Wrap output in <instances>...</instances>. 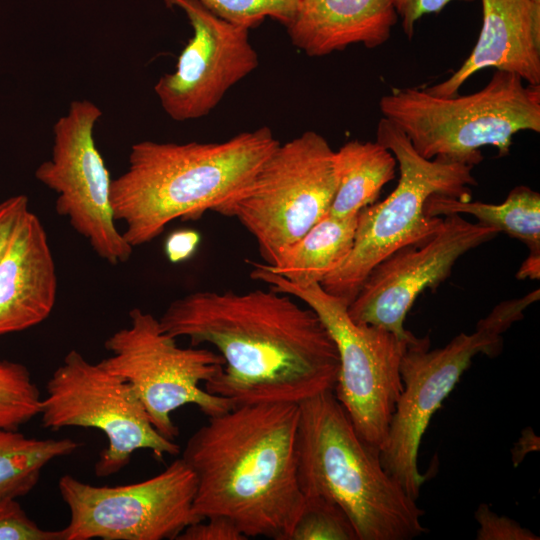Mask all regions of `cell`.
<instances>
[{
	"label": "cell",
	"mask_w": 540,
	"mask_h": 540,
	"mask_svg": "<svg viewBox=\"0 0 540 540\" xmlns=\"http://www.w3.org/2000/svg\"><path fill=\"white\" fill-rule=\"evenodd\" d=\"M79 446L71 438H31L0 429V500L31 492L51 461L71 455Z\"/></svg>",
	"instance_id": "22"
},
{
	"label": "cell",
	"mask_w": 540,
	"mask_h": 540,
	"mask_svg": "<svg viewBox=\"0 0 540 540\" xmlns=\"http://www.w3.org/2000/svg\"><path fill=\"white\" fill-rule=\"evenodd\" d=\"M425 212L430 217L473 215L477 223L526 244L529 255L540 256V195L527 186L513 188L501 204L432 195L426 201Z\"/></svg>",
	"instance_id": "21"
},
{
	"label": "cell",
	"mask_w": 540,
	"mask_h": 540,
	"mask_svg": "<svg viewBox=\"0 0 540 540\" xmlns=\"http://www.w3.org/2000/svg\"><path fill=\"white\" fill-rule=\"evenodd\" d=\"M298 403L240 405L212 417L181 458L196 477L194 513L231 520L247 537L288 540L304 495L298 480Z\"/></svg>",
	"instance_id": "2"
},
{
	"label": "cell",
	"mask_w": 540,
	"mask_h": 540,
	"mask_svg": "<svg viewBox=\"0 0 540 540\" xmlns=\"http://www.w3.org/2000/svg\"><path fill=\"white\" fill-rule=\"evenodd\" d=\"M28 197L11 196L0 202V256L21 217L29 210Z\"/></svg>",
	"instance_id": "30"
},
{
	"label": "cell",
	"mask_w": 540,
	"mask_h": 540,
	"mask_svg": "<svg viewBox=\"0 0 540 540\" xmlns=\"http://www.w3.org/2000/svg\"><path fill=\"white\" fill-rule=\"evenodd\" d=\"M482 27L470 55L448 79L426 88L449 97L476 72L495 68L540 85V9L530 0H481Z\"/></svg>",
	"instance_id": "16"
},
{
	"label": "cell",
	"mask_w": 540,
	"mask_h": 540,
	"mask_svg": "<svg viewBox=\"0 0 540 540\" xmlns=\"http://www.w3.org/2000/svg\"><path fill=\"white\" fill-rule=\"evenodd\" d=\"M334 159L337 188L328 211L333 217L357 215L395 177L396 158L377 141H349L335 151Z\"/></svg>",
	"instance_id": "20"
},
{
	"label": "cell",
	"mask_w": 540,
	"mask_h": 540,
	"mask_svg": "<svg viewBox=\"0 0 540 540\" xmlns=\"http://www.w3.org/2000/svg\"><path fill=\"white\" fill-rule=\"evenodd\" d=\"M288 540H358L344 510L322 496H304Z\"/></svg>",
	"instance_id": "24"
},
{
	"label": "cell",
	"mask_w": 540,
	"mask_h": 540,
	"mask_svg": "<svg viewBox=\"0 0 540 540\" xmlns=\"http://www.w3.org/2000/svg\"><path fill=\"white\" fill-rule=\"evenodd\" d=\"M539 297L536 289L521 298L499 303L478 321L474 332L461 333L442 348L429 350L427 337L407 344L400 363L403 390L380 459L385 470L413 499H418L425 481L418 469V452L432 416L476 355L494 357L501 352L502 334L522 319L525 309Z\"/></svg>",
	"instance_id": "7"
},
{
	"label": "cell",
	"mask_w": 540,
	"mask_h": 540,
	"mask_svg": "<svg viewBox=\"0 0 540 540\" xmlns=\"http://www.w3.org/2000/svg\"><path fill=\"white\" fill-rule=\"evenodd\" d=\"M475 519L478 540H538L539 537L515 520L495 513L487 504H479Z\"/></svg>",
	"instance_id": "27"
},
{
	"label": "cell",
	"mask_w": 540,
	"mask_h": 540,
	"mask_svg": "<svg viewBox=\"0 0 540 540\" xmlns=\"http://www.w3.org/2000/svg\"><path fill=\"white\" fill-rule=\"evenodd\" d=\"M538 9H540V0H530Z\"/></svg>",
	"instance_id": "33"
},
{
	"label": "cell",
	"mask_w": 540,
	"mask_h": 540,
	"mask_svg": "<svg viewBox=\"0 0 540 540\" xmlns=\"http://www.w3.org/2000/svg\"><path fill=\"white\" fill-rule=\"evenodd\" d=\"M42 398L29 369L18 362L0 361V429L18 430L40 415Z\"/></svg>",
	"instance_id": "23"
},
{
	"label": "cell",
	"mask_w": 540,
	"mask_h": 540,
	"mask_svg": "<svg viewBox=\"0 0 540 540\" xmlns=\"http://www.w3.org/2000/svg\"><path fill=\"white\" fill-rule=\"evenodd\" d=\"M298 480L304 496L338 504L358 540H411L427 532L424 510L357 433L334 390L298 403Z\"/></svg>",
	"instance_id": "4"
},
{
	"label": "cell",
	"mask_w": 540,
	"mask_h": 540,
	"mask_svg": "<svg viewBox=\"0 0 540 540\" xmlns=\"http://www.w3.org/2000/svg\"><path fill=\"white\" fill-rule=\"evenodd\" d=\"M221 19L247 29L272 18L286 28L292 22L299 0H197Z\"/></svg>",
	"instance_id": "25"
},
{
	"label": "cell",
	"mask_w": 540,
	"mask_h": 540,
	"mask_svg": "<svg viewBox=\"0 0 540 540\" xmlns=\"http://www.w3.org/2000/svg\"><path fill=\"white\" fill-rule=\"evenodd\" d=\"M396 10L404 33L408 38H412L415 25L418 20L428 14L440 13L448 4L453 1H474V0H391Z\"/></svg>",
	"instance_id": "29"
},
{
	"label": "cell",
	"mask_w": 540,
	"mask_h": 540,
	"mask_svg": "<svg viewBox=\"0 0 540 540\" xmlns=\"http://www.w3.org/2000/svg\"><path fill=\"white\" fill-rule=\"evenodd\" d=\"M46 391L39 415L45 428H94L106 436L95 464L98 477L121 471L137 450H150L158 459L180 453V446L154 427L128 381L76 350L54 370Z\"/></svg>",
	"instance_id": "11"
},
{
	"label": "cell",
	"mask_w": 540,
	"mask_h": 540,
	"mask_svg": "<svg viewBox=\"0 0 540 540\" xmlns=\"http://www.w3.org/2000/svg\"><path fill=\"white\" fill-rule=\"evenodd\" d=\"M58 489L70 512L64 540H176L202 520L193 510L196 477L181 457L140 482L96 486L66 474Z\"/></svg>",
	"instance_id": "12"
},
{
	"label": "cell",
	"mask_w": 540,
	"mask_h": 540,
	"mask_svg": "<svg viewBox=\"0 0 540 540\" xmlns=\"http://www.w3.org/2000/svg\"><path fill=\"white\" fill-rule=\"evenodd\" d=\"M376 141L396 158L400 171L397 186L385 200L358 213L349 255L320 283L327 293L348 305L379 262L404 246L423 244L437 233L443 218L426 214L429 197L443 195L469 201L471 186L477 185L473 166L422 157L402 130L384 117L378 122Z\"/></svg>",
	"instance_id": "6"
},
{
	"label": "cell",
	"mask_w": 540,
	"mask_h": 540,
	"mask_svg": "<svg viewBox=\"0 0 540 540\" xmlns=\"http://www.w3.org/2000/svg\"><path fill=\"white\" fill-rule=\"evenodd\" d=\"M252 279L270 289L296 297L319 316L337 347L340 370L334 393L360 437L379 449L385 445L390 420L403 390L400 363L407 344L394 333L355 323L348 304L327 293L319 283L300 287L248 261Z\"/></svg>",
	"instance_id": "9"
},
{
	"label": "cell",
	"mask_w": 540,
	"mask_h": 540,
	"mask_svg": "<svg viewBox=\"0 0 540 540\" xmlns=\"http://www.w3.org/2000/svg\"><path fill=\"white\" fill-rule=\"evenodd\" d=\"M398 19L391 0H299L286 30L293 46L321 57L354 44L376 48Z\"/></svg>",
	"instance_id": "18"
},
{
	"label": "cell",
	"mask_w": 540,
	"mask_h": 540,
	"mask_svg": "<svg viewBox=\"0 0 540 540\" xmlns=\"http://www.w3.org/2000/svg\"><path fill=\"white\" fill-rule=\"evenodd\" d=\"M379 107L422 157L470 166L482 161L484 146L505 156L515 134L540 132V85L503 70L472 94L442 97L426 89L394 88Z\"/></svg>",
	"instance_id": "5"
},
{
	"label": "cell",
	"mask_w": 540,
	"mask_h": 540,
	"mask_svg": "<svg viewBox=\"0 0 540 540\" xmlns=\"http://www.w3.org/2000/svg\"><path fill=\"white\" fill-rule=\"evenodd\" d=\"M516 277L518 279H539L540 256L528 255V257L522 263Z\"/></svg>",
	"instance_id": "32"
},
{
	"label": "cell",
	"mask_w": 540,
	"mask_h": 540,
	"mask_svg": "<svg viewBox=\"0 0 540 540\" xmlns=\"http://www.w3.org/2000/svg\"><path fill=\"white\" fill-rule=\"evenodd\" d=\"M0 540H64L62 529L41 528L22 508L17 498L0 500Z\"/></svg>",
	"instance_id": "26"
},
{
	"label": "cell",
	"mask_w": 540,
	"mask_h": 540,
	"mask_svg": "<svg viewBox=\"0 0 540 540\" xmlns=\"http://www.w3.org/2000/svg\"><path fill=\"white\" fill-rule=\"evenodd\" d=\"M199 243V235L193 230H178L171 233L165 242V253L172 263L188 259Z\"/></svg>",
	"instance_id": "31"
},
{
	"label": "cell",
	"mask_w": 540,
	"mask_h": 540,
	"mask_svg": "<svg viewBox=\"0 0 540 540\" xmlns=\"http://www.w3.org/2000/svg\"><path fill=\"white\" fill-rule=\"evenodd\" d=\"M497 234L458 214L446 216L427 242L396 250L370 271L348 306L350 318L358 324L386 329L404 340H415L417 337L404 328V321L419 294L444 281L460 257Z\"/></svg>",
	"instance_id": "14"
},
{
	"label": "cell",
	"mask_w": 540,
	"mask_h": 540,
	"mask_svg": "<svg viewBox=\"0 0 540 540\" xmlns=\"http://www.w3.org/2000/svg\"><path fill=\"white\" fill-rule=\"evenodd\" d=\"M280 144L263 126L214 143L132 145L128 168L111 182L116 221L134 248L151 242L177 219H197L242 189Z\"/></svg>",
	"instance_id": "3"
},
{
	"label": "cell",
	"mask_w": 540,
	"mask_h": 540,
	"mask_svg": "<svg viewBox=\"0 0 540 540\" xmlns=\"http://www.w3.org/2000/svg\"><path fill=\"white\" fill-rule=\"evenodd\" d=\"M159 322L191 346L216 348L225 363L204 389L234 407L300 403L335 388V342L316 312L288 294L196 291L171 302Z\"/></svg>",
	"instance_id": "1"
},
{
	"label": "cell",
	"mask_w": 540,
	"mask_h": 540,
	"mask_svg": "<svg viewBox=\"0 0 540 540\" xmlns=\"http://www.w3.org/2000/svg\"><path fill=\"white\" fill-rule=\"evenodd\" d=\"M56 292V269L46 231L28 210L0 256V336L46 320Z\"/></svg>",
	"instance_id": "17"
},
{
	"label": "cell",
	"mask_w": 540,
	"mask_h": 540,
	"mask_svg": "<svg viewBox=\"0 0 540 540\" xmlns=\"http://www.w3.org/2000/svg\"><path fill=\"white\" fill-rule=\"evenodd\" d=\"M165 3L185 13L193 35L178 57L175 71L162 75L154 92L171 119H199L257 68L258 54L250 42L249 29L221 19L197 0Z\"/></svg>",
	"instance_id": "15"
},
{
	"label": "cell",
	"mask_w": 540,
	"mask_h": 540,
	"mask_svg": "<svg viewBox=\"0 0 540 540\" xmlns=\"http://www.w3.org/2000/svg\"><path fill=\"white\" fill-rule=\"evenodd\" d=\"M248 539L229 519L213 516L187 526L176 540H246Z\"/></svg>",
	"instance_id": "28"
},
{
	"label": "cell",
	"mask_w": 540,
	"mask_h": 540,
	"mask_svg": "<svg viewBox=\"0 0 540 540\" xmlns=\"http://www.w3.org/2000/svg\"><path fill=\"white\" fill-rule=\"evenodd\" d=\"M335 151L318 132L279 144L250 181L212 211L236 218L256 239L265 264L306 234L330 209L336 188Z\"/></svg>",
	"instance_id": "8"
},
{
	"label": "cell",
	"mask_w": 540,
	"mask_h": 540,
	"mask_svg": "<svg viewBox=\"0 0 540 540\" xmlns=\"http://www.w3.org/2000/svg\"><path fill=\"white\" fill-rule=\"evenodd\" d=\"M102 116L93 102L73 100L53 126L52 155L36 179L57 194L56 211L112 265L125 263L133 247L115 225L110 173L96 146L94 128Z\"/></svg>",
	"instance_id": "13"
},
{
	"label": "cell",
	"mask_w": 540,
	"mask_h": 540,
	"mask_svg": "<svg viewBox=\"0 0 540 540\" xmlns=\"http://www.w3.org/2000/svg\"><path fill=\"white\" fill-rule=\"evenodd\" d=\"M357 215L337 218L326 214L275 264L262 265L300 287L320 284L349 255L354 243Z\"/></svg>",
	"instance_id": "19"
},
{
	"label": "cell",
	"mask_w": 540,
	"mask_h": 540,
	"mask_svg": "<svg viewBox=\"0 0 540 540\" xmlns=\"http://www.w3.org/2000/svg\"><path fill=\"white\" fill-rule=\"evenodd\" d=\"M105 347L111 355L98 363L133 386L152 424L169 440L179 435L171 418L178 408L193 404L212 417L234 407L200 387L222 371V356L197 346L179 347L149 312L131 309L129 325L113 333Z\"/></svg>",
	"instance_id": "10"
}]
</instances>
